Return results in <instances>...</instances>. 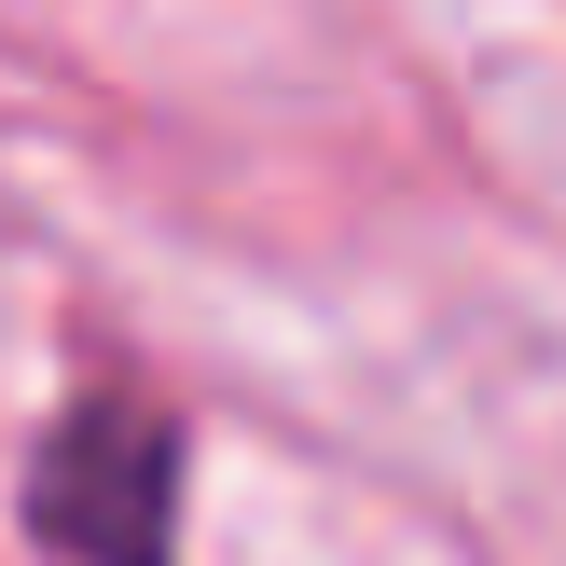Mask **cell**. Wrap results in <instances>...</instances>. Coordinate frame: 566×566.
<instances>
[{
	"label": "cell",
	"mask_w": 566,
	"mask_h": 566,
	"mask_svg": "<svg viewBox=\"0 0 566 566\" xmlns=\"http://www.w3.org/2000/svg\"><path fill=\"white\" fill-rule=\"evenodd\" d=\"M28 539L55 566H180V429L138 387H83L28 442Z\"/></svg>",
	"instance_id": "obj_1"
}]
</instances>
